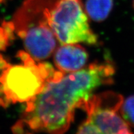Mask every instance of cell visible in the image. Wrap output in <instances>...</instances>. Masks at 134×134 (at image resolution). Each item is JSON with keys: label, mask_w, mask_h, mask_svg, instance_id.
I'll return each instance as SVG.
<instances>
[{"label": "cell", "mask_w": 134, "mask_h": 134, "mask_svg": "<svg viewBox=\"0 0 134 134\" xmlns=\"http://www.w3.org/2000/svg\"><path fill=\"white\" fill-rule=\"evenodd\" d=\"M115 69L109 63H93L80 71L50 81L42 92L26 103L19 120L12 127L14 133H63L72 123L75 111L81 109L92 92L113 82Z\"/></svg>", "instance_id": "6da1fadb"}, {"label": "cell", "mask_w": 134, "mask_h": 134, "mask_svg": "<svg viewBox=\"0 0 134 134\" xmlns=\"http://www.w3.org/2000/svg\"><path fill=\"white\" fill-rule=\"evenodd\" d=\"M123 100L122 96L111 91L92 95L81 108L87 114L85 120L97 133H131V127L119 114Z\"/></svg>", "instance_id": "5b68a950"}, {"label": "cell", "mask_w": 134, "mask_h": 134, "mask_svg": "<svg viewBox=\"0 0 134 134\" xmlns=\"http://www.w3.org/2000/svg\"><path fill=\"white\" fill-rule=\"evenodd\" d=\"M113 4V0H86L85 12L90 19L100 22L108 18Z\"/></svg>", "instance_id": "52a82bcc"}, {"label": "cell", "mask_w": 134, "mask_h": 134, "mask_svg": "<svg viewBox=\"0 0 134 134\" xmlns=\"http://www.w3.org/2000/svg\"><path fill=\"white\" fill-rule=\"evenodd\" d=\"M133 8H134V0H133Z\"/></svg>", "instance_id": "7c38bea8"}, {"label": "cell", "mask_w": 134, "mask_h": 134, "mask_svg": "<svg viewBox=\"0 0 134 134\" xmlns=\"http://www.w3.org/2000/svg\"><path fill=\"white\" fill-rule=\"evenodd\" d=\"M2 2H3V0H0V4H1Z\"/></svg>", "instance_id": "4fadbf2b"}, {"label": "cell", "mask_w": 134, "mask_h": 134, "mask_svg": "<svg viewBox=\"0 0 134 134\" xmlns=\"http://www.w3.org/2000/svg\"><path fill=\"white\" fill-rule=\"evenodd\" d=\"M44 11L48 25L61 44L97 42L81 0H44Z\"/></svg>", "instance_id": "277c9868"}, {"label": "cell", "mask_w": 134, "mask_h": 134, "mask_svg": "<svg viewBox=\"0 0 134 134\" xmlns=\"http://www.w3.org/2000/svg\"><path fill=\"white\" fill-rule=\"evenodd\" d=\"M17 55L22 64H10L0 72V106L2 108L28 102L42 92L47 83L59 81L64 75L50 64L36 63L25 51H19Z\"/></svg>", "instance_id": "7a4b0ae2"}, {"label": "cell", "mask_w": 134, "mask_h": 134, "mask_svg": "<svg viewBox=\"0 0 134 134\" xmlns=\"http://www.w3.org/2000/svg\"><path fill=\"white\" fill-rule=\"evenodd\" d=\"M12 21L26 52L34 60H44L54 53L58 40L48 25L44 0H25Z\"/></svg>", "instance_id": "3957f363"}, {"label": "cell", "mask_w": 134, "mask_h": 134, "mask_svg": "<svg viewBox=\"0 0 134 134\" xmlns=\"http://www.w3.org/2000/svg\"><path fill=\"white\" fill-rule=\"evenodd\" d=\"M88 59V52L79 43L62 44L55 50L53 55L55 65L64 74L84 68Z\"/></svg>", "instance_id": "8992f818"}, {"label": "cell", "mask_w": 134, "mask_h": 134, "mask_svg": "<svg viewBox=\"0 0 134 134\" xmlns=\"http://www.w3.org/2000/svg\"><path fill=\"white\" fill-rule=\"evenodd\" d=\"M2 27L5 30V32L8 36L9 38L11 41H13L15 38V27L13 21H3L2 23Z\"/></svg>", "instance_id": "9c48e42d"}, {"label": "cell", "mask_w": 134, "mask_h": 134, "mask_svg": "<svg viewBox=\"0 0 134 134\" xmlns=\"http://www.w3.org/2000/svg\"><path fill=\"white\" fill-rule=\"evenodd\" d=\"M10 65V64L4 58V56L0 53V72L4 71L5 69H7L9 66Z\"/></svg>", "instance_id": "8fae6325"}, {"label": "cell", "mask_w": 134, "mask_h": 134, "mask_svg": "<svg viewBox=\"0 0 134 134\" xmlns=\"http://www.w3.org/2000/svg\"><path fill=\"white\" fill-rule=\"evenodd\" d=\"M119 114L129 127L134 128V95L123 100Z\"/></svg>", "instance_id": "ba28073f"}, {"label": "cell", "mask_w": 134, "mask_h": 134, "mask_svg": "<svg viewBox=\"0 0 134 134\" xmlns=\"http://www.w3.org/2000/svg\"><path fill=\"white\" fill-rule=\"evenodd\" d=\"M11 41L5 30L2 26L0 27V51H5L10 45Z\"/></svg>", "instance_id": "30bf717a"}]
</instances>
